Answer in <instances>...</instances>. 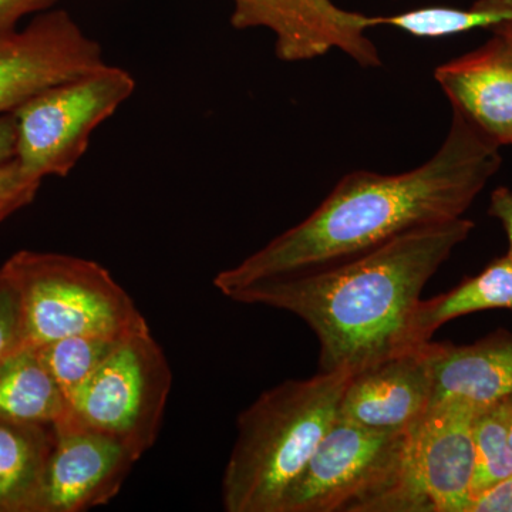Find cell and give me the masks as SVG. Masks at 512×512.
Instances as JSON below:
<instances>
[{"label":"cell","mask_w":512,"mask_h":512,"mask_svg":"<svg viewBox=\"0 0 512 512\" xmlns=\"http://www.w3.org/2000/svg\"><path fill=\"white\" fill-rule=\"evenodd\" d=\"M406 434L336 416L281 512H402Z\"/></svg>","instance_id":"cell-5"},{"label":"cell","mask_w":512,"mask_h":512,"mask_svg":"<svg viewBox=\"0 0 512 512\" xmlns=\"http://www.w3.org/2000/svg\"><path fill=\"white\" fill-rule=\"evenodd\" d=\"M16 144H18V126L15 114L0 116V164L16 158Z\"/></svg>","instance_id":"cell-26"},{"label":"cell","mask_w":512,"mask_h":512,"mask_svg":"<svg viewBox=\"0 0 512 512\" xmlns=\"http://www.w3.org/2000/svg\"><path fill=\"white\" fill-rule=\"evenodd\" d=\"M127 339L109 335H76L39 346L37 350L69 404L74 394Z\"/></svg>","instance_id":"cell-20"},{"label":"cell","mask_w":512,"mask_h":512,"mask_svg":"<svg viewBox=\"0 0 512 512\" xmlns=\"http://www.w3.org/2000/svg\"><path fill=\"white\" fill-rule=\"evenodd\" d=\"M136 90L127 70L106 63L43 90L15 111L16 160L40 180L67 177L82 160L96 128Z\"/></svg>","instance_id":"cell-6"},{"label":"cell","mask_w":512,"mask_h":512,"mask_svg":"<svg viewBox=\"0 0 512 512\" xmlns=\"http://www.w3.org/2000/svg\"><path fill=\"white\" fill-rule=\"evenodd\" d=\"M511 444H512V423H511V434H510Z\"/></svg>","instance_id":"cell-28"},{"label":"cell","mask_w":512,"mask_h":512,"mask_svg":"<svg viewBox=\"0 0 512 512\" xmlns=\"http://www.w3.org/2000/svg\"><path fill=\"white\" fill-rule=\"evenodd\" d=\"M433 403L463 397L478 407L512 396V332L500 329L470 345L437 343Z\"/></svg>","instance_id":"cell-14"},{"label":"cell","mask_w":512,"mask_h":512,"mask_svg":"<svg viewBox=\"0 0 512 512\" xmlns=\"http://www.w3.org/2000/svg\"><path fill=\"white\" fill-rule=\"evenodd\" d=\"M2 266L22 295L28 348L69 336L130 338L150 330L126 289L97 262L19 251Z\"/></svg>","instance_id":"cell-4"},{"label":"cell","mask_w":512,"mask_h":512,"mask_svg":"<svg viewBox=\"0 0 512 512\" xmlns=\"http://www.w3.org/2000/svg\"><path fill=\"white\" fill-rule=\"evenodd\" d=\"M476 406L463 397H446L406 434L402 512H468L476 454Z\"/></svg>","instance_id":"cell-8"},{"label":"cell","mask_w":512,"mask_h":512,"mask_svg":"<svg viewBox=\"0 0 512 512\" xmlns=\"http://www.w3.org/2000/svg\"><path fill=\"white\" fill-rule=\"evenodd\" d=\"M436 342L420 343L380 360L350 379L338 417L382 431H406L433 403Z\"/></svg>","instance_id":"cell-12"},{"label":"cell","mask_w":512,"mask_h":512,"mask_svg":"<svg viewBox=\"0 0 512 512\" xmlns=\"http://www.w3.org/2000/svg\"><path fill=\"white\" fill-rule=\"evenodd\" d=\"M57 0H0V37L18 30L20 20L52 9Z\"/></svg>","instance_id":"cell-23"},{"label":"cell","mask_w":512,"mask_h":512,"mask_svg":"<svg viewBox=\"0 0 512 512\" xmlns=\"http://www.w3.org/2000/svg\"><path fill=\"white\" fill-rule=\"evenodd\" d=\"M53 429L55 443L37 512H83L109 504L141 457L123 441L84 426L70 413Z\"/></svg>","instance_id":"cell-11"},{"label":"cell","mask_w":512,"mask_h":512,"mask_svg":"<svg viewBox=\"0 0 512 512\" xmlns=\"http://www.w3.org/2000/svg\"><path fill=\"white\" fill-rule=\"evenodd\" d=\"M106 63L103 47L67 10H45L25 28L0 37V116Z\"/></svg>","instance_id":"cell-10"},{"label":"cell","mask_w":512,"mask_h":512,"mask_svg":"<svg viewBox=\"0 0 512 512\" xmlns=\"http://www.w3.org/2000/svg\"><path fill=\"white\" fill-rule=\"evenodd\" d=\"M235 29L265 28L276 37L282 62H306L338 49L359 66H382V56L367 36L379 16L339 8L332 0H231Z\"/></svg>","instance_id":"cell-9"},{"label":"cell","mask_w":512,"mask_h":512,"mask_svg":"<svg viewBox=\"0 0 512 512\" xmlns=\"http://www.w3.org/2000/svg\"><path fill=\"white\" fill-rule=\"evenodd\" d=\"M491 32L500 33V35L508 37V39L512 40V20H508V22L500 23V25L494 26V28L491 29Z\"/></svg>","instance_id":"cell-27"},{"label":"cell","mask_w":512,"mask_h":512,"mask_svg":"<svg viewBox=\"0 0 512 512\" xmlns=\"http://www.w3.org/2000/svg\"><path fill=\"white\" fill-rule=\"evenodd\" d=\"M488 214L501 222L508 238L507 254L512 255V190L507 187H498L491 192Z\"/></svg>","instance_id":"cell-25"},{"label":"cell","mask_w":512,"mask_h":512,"mask_svg":"<svg viewBox=\"0 0 512 512\" xmlns=\"http://www.w3.org/2000/svg\"><path fill=\"white\" fill-rule=\"evenodd\" d=\"M501 147L453 111L426 163L400 174L353 171L298 225L214 278L229 296L256 282L318 271L413 229L464 217L503 164Z\"/></svg>","instance_id":"cell-1"},{"label":"cell","mask_w":512,"mask_h":512,"mask_svg":"<svg viewBox=\"0 0 512 512\" xmlns=\"http://www.w3.org/2000/svg\"><path fill=\"white\" fill-rule=\"evenodd\" d=\"M507 309L512 312V255L505 254L485 266L483 272L464 279L456 288L423 301L414 313L413 345L429 342L434 333L461 316Z\"/></svg>","instance_id":"cell-16"},{"label":"cell","mask_w":512,"mask_h":512,"mask_svg":"<svg viewBox=\"0 0 512 512\" xmlns=\"http://www.w3.org/2000/svg\"><path fill=\"white\" fill-rule=\"evenodd\" d=\"M451 109L497 146H512V40L500 33L434 70Z\"/></svg>","instance_id":"cell-13"},{"label":"cell","mask_w":512,"mask_h":512,"mask_svg":"<svg viewBox=\"0 0 512 512\" xmlns=\"http://www.w3.org/2000/svg\"><path fill=\"white\" fill-rule=\"evenodd\" d=\"M26 346L22 295L12 276L0 266V365Z\"/></svg>","instance_id":"cell-21"},{"label":"cell","mask_w":512,"mask_h":512,"mask_svg":"<svg viewBox=\"0 0 512 512\" xmlns=\"http://www.w3.org/2000/svg\"><path fill=\"white\" fill-rule=\"evenodd\" d=\"M53 426L0 419V512H37Z\"/></svg>","instance_id":"cell-15"},{"label":"cell","mask_w":512,"mask_h":512,"mask_svg":"<svg viewBox=\"0 0 512 512\" xmlns=\"http://www.w3.org/2000/svg\"><path fill=\"white\" fill-rule=\"evenodd\" d=\"M468 512H512V476L474 498Z\"/></svg>","instance_id":"cell-24"},{"label":"cell","mask_w":512,"mask_h":512,"mask_svg":"<svg viewBox=\"0 0 512 512\" xmlns=\"http://www.w3.org/2000/svg\"><path fill=\"white\" fill-rule=\"evenodd\" d=\"M474 227L461 217L413 229L356 258L256 282L229 299L291 313L318 339L319 372L357 373L416 346L421 293Z\"/></svg>","instance_id":"cell-2"},{"label":"cell","mask_w":512,"mask_h":512,"mask_svg":"<svg viewBox=\"0 0 512 512\" xmlns=\"http://www.w3.org/2000/svg\"><path fill=\"white\" fill-rule=\"evenodd\" d=\"M69 413L37 348H23L0 365V419L55 426Z\"/></svg>","instance_id":"cell-17"},{"label":"cell","mask_w":512,"mask_h":512,"mask_svg":"<svg viewBox=\"0 0 512 512\" xmlns=\"http://www.w3.org/2000/svg\"><path fill=\"white\" fill-rule=\"evenodd\" d=\"M43 180L23 170L19 161L0 164V224L35 201Z\"/></svg>","instance_id":"cell-22"},{"label":"cell","mask_w":512,"mask_h":512,"mask_svg":"<svg viewBox=\"0 0 512 512\" xmlns=\"http://www.w3.org/2000/svg\"><path fill=\"white\" fill-rule=\"evenodd\" d=\"M379 20L380 26H392L414 37L439 39L474 29L491 30L512 20V0H477L470 9L431 6L379 16Z\"/></svg>","instance_id":"cell-18"},{"label":"cell","mask_w":512,"mask_h":512,"mask_svg":"<svg viewBox=\"0 0 512 512\" xmlns=\"http://www.w3.org/2000/svg\"><path fill=\"white\" fill-rule=\"evenodd\" d=\"M349 370L292 379L259 394L238 416L222 477L227 512H281L286 495L338 416Z\"/></svg>","instance_id":"cell-3"},{"label":"cell","mask_w":512,"mask_h":512,"mask_svg":"<svg viewBox=\"0 0 512 512\" xmlns=\"http://www.w3.org/2000/svg\"><path fill=\"white\" fill-rule=\"evenodd\" d=\"M171 386L167 356L151 330H146L121 343L74 394L69 413L143 457L160 434Z\"/></svg>","instance_id":"cell-7"},{"label":"cell","mask_w":512,"mask_h":512,"mask_svg":"<svg viewBox=\"0 0 512 512\" xmlns=\"http://www.w3.org/2000/svg\"><path fill=\"white\" fill-rule=\"evenodd\" d=\"M512 396L481 407L474 419L473 439L476 466H474L471 497L512 476Z\"/></svg>","instance_id":"cell-19"}]
</instances>
